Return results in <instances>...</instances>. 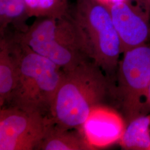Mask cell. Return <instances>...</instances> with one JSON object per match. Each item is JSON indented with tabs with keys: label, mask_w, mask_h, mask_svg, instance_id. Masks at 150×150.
<instances>
[{
	"label": "cell",
	"mask_w": 150,
	"mask_h": 150,
	"mask_svg": "<svg viewBox=\"0 0 150 150\" xmlns=\"http://www.w3.org/2000/svg\"><path fill=\"white\" fill-rule=\"evenodd\" d=\"M28 18L25 0H0L1 35L10 26L16 32H25L28 28L26 24Z\"/></svg>",
	"instance_id": "12"
},
{
	"label": "cell",
	"mask_w": 150,
	"mask_h": 150,
	"mask_svg": "<svg viewBox=\"0 0 150 150\" xmlns=\"http://www.w3.org/2000/svg\"><path fill=\"white\" fill-rule=\"evenodd\" d=\"M70 14L80 30L91 59L115 85L122 52L108 6L101 0H76Z\"/></svg>",
	"instance_id": "4"
},
{
	"label": "cell",
	"mask_w": 150,
	"mask_h": 150,
	"mask_svg": "<svg viewBox=\"0 0 150 150\" xmlns=\"http://www.w3.org/2000/svg\"><path fill=\"white\" fill-rule=\"evenodd\" d=\"M16 54L18 79L6 105L50 116L64 71L48 59L36 53L15 31L4 34Z\"/></svg>",
	"instance_id": "2"
},
{
	"label": "cell",
	"mask_w": 150,
	"mask_h": 150,
	"mask_svg": "<svg viewBox=\"0 0 150 150\" xmlns=\"http://www.w3.org/2000/svg\"><path fill=\"white\" fill-rule=\"evenodd\" d=\"M137 4L144 9L147 13L150 15V0H134Z\"/></svg>",
	"instance_id": "14"
},
{
	"label": "cell",
	"mask_w": 150,
	"mask_h": 150,
	"mask_svg": "<svg viewBox=\"0 0 150 150\" xmlns=\"http://www.w3.org/2000/svg\"><path fill=\"white\" fill-rule=\"evenodd\" d=\"M150 83V45L123 52L118 64L114 100L126 125L149 112L146 101Z\"/></svg>",
	"instance_id": "5"
},
{
	"label": "cell",
	"mask_w": 150,
	"mask_h": 150,
	"mask_svg": "<svg viewBox=\"0 0 150 150\" xmlns=\"http://www.w3.org/2000/svg\"><path fill=\"white\" fill-rule=\"evenodd\" d=\"M115 85L90 59L64 71L51 108L54 123L66 129H80L91 111L99 106L115 105Z\"/></svg>",
	"instance_id": "1"
},
{
	"label": "cell",
	"mask_w": 150,
	"mask_h": 150,
	"mask_svg": "<svg viewBox=\"0 0 150 150\" xmlns=\"http://www.w3.org/2000/svg\"><path fill=\"white\" fill-rule=\"evenodd\" d=\"M29 17L61 18L70 13L68 0H25Z\"/></svg>",
	"instance_id": "13"
},
{
	"label": "cell",
	"mask_w": 150,
	"mask_h": 150,
	"mask_svg": "<svg viewBox=\"0 0 150 150\" xmlns=\"http://www.w3.org/2000/svg\"><path fill=\"white\" fill-rule=\"evenodd\" d=\"M126 127L121 113L107 106L94 108L79 129L93 150L118 141Z\"/></svg>",
	"instance_id": "8"
},
{
	"label": "cell",
	"mask_w": 150,
	"mask_h": 150,
	"mask_svg": "<svg viewBox=\"0 0 150 150\" xmlns=\"http://www.w3.org/2000/svg\"><path fill=\"white\" fill-rule=\"evenodd\" d=\"M18 79V64L16 54L5 35L0 40V106L8 101Z\"/></svg>",
	"instance_id": "9"
},
{
	"label": "cell",
	"mask_w": 150,
	"mask_h": 150,
	"mask_svg": "<svg viewBox=\"0 0 150 150\" xmlns=\"http://www.w3.org/2000/svg\"><path fill=\"white\" fill-rule=\"evenodd\" d=\"M70 129L62 128L54 123L36 150H93L79 129L76 131Z\"/></svg>",
	"instance_id": "10"
},
{
	"label": "cell",
	"mask_w": 150,
	"mask_h": 150,
	"mask_svg": "<svg viewBox=\"0 0 150 150\" xmlns=\"http://www.w3.org/2000/svg\"><path fill=\"white\" fill-rule=\"evenodd\" d=\"M54 123L50 116L17 107H1L0 150H36Z\"/></svg>",
	"instance_id": "6"
},
{
	"label": "cell",
	"mask_w": 150,
	"mask_h": 150,
	"mask_svg": "<svg viewBox=\"0 0 150 150\" xmlns=\"http://www.w3.org/2000/svg\"><path fill=\"white\" fill-rule=\"evenodd\" d=\"M107 6L120 40L122 52L146 44L149 40L150 16L123 0Z\"/></svg>",
	"instance_id": "7"
},
{
	"label": "cell",
	"mask_w": 150,
	"mask_h": 150,
	"mask_svg": "<svg viewBox=\"0 0 150 150\" xmlns=\"http://www.w3.org/2000/svg\"><path fill=\"white\" fill-rule=\"evenodd\" d=\"M146 105L147 107L148 108L149 111H150V83L148 90V93H147V101H146Z\"/></svg>",
	"instance_id": "15"
},
{
	"label": "cell",
	"mask_w": 150,
	"mask_h": 150,
	"mask_svg": "<svg viewBox=\"0 0 150 150\" xmlns=\"http://www.w3.org/2000/svg\"><path fill=\"white\" fill-rule=\"evenodd\" d=\"M15 32L34 52L64 71L92 59L80 30L70 13L59 19L36 18L25 32Z\"/></svg>",
	"instance_id": "3"
},
{
	"label": "cell",
	"mask_w": 150,
	"mask_h": 150,
	"mask_svg": "<svg viewBox=\"0 0 150 150\" xmlns=\"http://www.w3.org/2000/svg\"></svg>",
	"instance_id": "17"
},
{
	"label": "cell",
	"mask_w": 150,
	"mask_h": 150,
	"mask_svg": "<svg viewBox=\"0 0 150 150\" xmlns=\"http://www.w3.org/2000/svg\"><path fill=\"white\" fill-rule=\"evenodd\" d=\"M118 142L125 150H150V114L140 115L127 123Z\"/></svg>",
	"instance_id": "11"
},
{
	"label": "cell",
	"mask_w": 150,
	"mask_h": 150,
	"mask_svg": "<svg viewBox=\"0 0 150 150\" xmlns=\"http://www.w3.org/2000/svg\"><path fill=\"white\" fill-rule=\"evenodd\" d=\"M149 40L150 41V33H149Z\"/></svg>",
	"instance_id": "16"
}]
</instances>
